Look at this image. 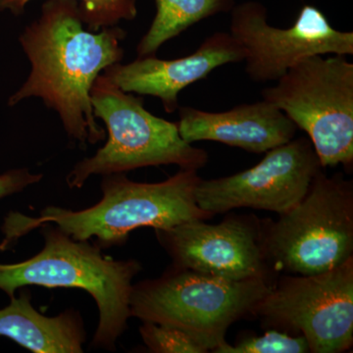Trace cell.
I'll list each match as a JSON object with an SVG mask.
<instances>
[{"label":"cell","mask_w":353,"mask_h":353,"mask_svg":"<svg viewBox=\"0 0 353 353\" xmlns=\"http://www.w3.org/2000/svg\"><path fill=\"white\" fill-rule=\"evenodd\" d=\"M253 316L279 331L303 336L310 352H347L353 343V257L317 275L281 279Z\"/></svg>","instance_id":"obj_8"},{"label":"cell","mask_w":353,"mask_h":353,"mask_svg":"<svg viewBox=\"0 0 353 353\" xmlns=\"http://www.w3.org/2000/svg\"><path fill=\"white\" fill-rule=\"evenodd\" d=\"M245 60V50L230 32H216L194 53L174 60L138 57L128 64L116 63L103 75L123 92L157 97L167 113L178 110L179 94L203 80L215 69Z\"/></svg>","instance_id":"obj_12"},{"label":"cell","mask_w":353,"mask_h":353,"mask_svg":"<svg viewBox=\"0 0 353 353\" xmlns=\"http://www.w3.org/2000/svg\"><path fill=\"white\" fill-rule=\"evenodd\" d=\"M231 12L229 32L245 50V73L252 82H276L312 55L353 54V32L334 29L317 7L304 6L288 29L269 24L259 2H243Z\"/></svg>","instance_id":"obj_9"},{"label":"cell","mask_w":353,"mask_h":353,"mask_svg":"<svg viewBox=\"0 0 353 353\" xmlns=\"http://www.w3.org/2000/svg\"><path fill=\"white\" fill-rule=\"evenodd\" d=\"M126 34L117 26L87 31L77 0H48L41 16L20 36L32 70L8 105L39 97L57 111L72 141L83 148L103 141L105 132L97 122L90 88L104 70L123 59L121 43Z\"/></svg>","instance_id":"obj_1"},{"label":"cell","mask_w":353,"mask_h":353,"mask_svg":"<svg viewBox=\"0 0 353 353\" xmlns=\"http://www.w3.org/2000/svg\"><path fill=\"white\" fill-rule=\"evenodd\" d=\"M271 281L225 280L176 268L132 285L131 317L182 330L206 352L226 341L228 329L252 315L272 289Z\"/></svg>","instance_id":"obj_4"},{"label":"cell","mask_w":353,"mask_h":353,"mask_svg":"<svg viewBox=\"0 0 353 353\" xmlns=\"http://www.w3.org/2000/svg\"><path fill=\"white\" fill-rule=\"evenodd\" d=\"M264 88L262 99L307 134L322 168L353 165V63L345 55L303 58Z\"/></svg>","instance_id":"obj_7"},{"label":"cell","mask_w":353,"mask_h":353,"mask_svg":"<svg viewBox=\"0 0 353 353\" xmlns=\"http://www.w3.org/2000/svg\"><path fill=\"white\" fill-rule=\"evenodd\" d=\"M192 220L170 229L155 230L173 267L225 280L270 281L264 250V221L230 215L219 224Z\"/></svg>","instance_id":"obj_11"},{"label":"cell","mask_w":353,"mask_h":353,"mask_svg":"<svg viewBox=\"0 0 353 353\" xmlns=\"http://www.w3.org/2000/svg\"><path fill=\"white\" fill-rule=\"evenodd\" d=\"M43 250L16 264H0V290L13 297L28 285L85 290L99 306L94 347L115 350L116 341L131 317L132 281L141 271L136 260L117 261L103 256L99 245L76 241L58 227L44 224Z\"/></svg>","instance_id":"obj_3"},{"label":"cell","mask_w":353,"mask_h":353,"mask_svg":"<svg viewBox=\"0 0 353 353\" xmlns=\"http://www.w3.org/2000/svg\"><path fill=\"white\" fill-rule=\"evenodd\" d=\"M146 347L155 353H206L196 341L176 327L143 322L139 328Z\"/></svg>","instance_id":"obj_18"},{"label":"cell","mask_w":353,"mask_h":353,"mask_svg":"<svg viewBox=\"0 0 353 353\" xmlns=\"http://www.w3.org/2000/svg\"><path fill=\"white\" fill-rule=\"evenodd\" d=\"M0 336H6L34 353H80L85 341L82 318L75 310L46 317L31 304V294L19 297L0 309Z\"/></svg>","instance_id":"obj_14"},{"label":"cell","mask_w":353,"mask_h":353,"mask_svg":"<svg viewBox=\"0 0 353 353\" xmlns=\"http://www.w3.org/2000/svg\"><path fill=\"white\" fill-rule=\"evenodd\" d=\"M201 176L196 170L180 169L160 183L132 182L125 173L104 175L102 199L81 211L48 206L38 218L11 213L6 219V241L1 248L44 224L54 223L76 241L97 239L101 248L121 245L141 227L166 230L192 220H206L212 214L199 208L196 190Z\"/></svg>","instance_id":"obj_2"},{"label":"cell","mask_w":353,"mask_h":353,"mask_svg":"<svg viewBox=\"0 0 353 353\" xmlns=\"http://www.w3.org/2000/svg\"><path fill=\"white\" fill-rule=\"evenodd\" d=\"M178 111L179 132L189 143L217 141L260 154L289 143L297 132L283 111L264 99L221 112L189 106Z\"/></svg>","instance_id":"obj_13"},{"label":"cell","mask_w":353,"mask_h":353,"mask_svg":"<svg viewBox=\"0 0 353 353\" xmlns=\"http://www.w3.org/2000/svg\"><path fill=\"white\" fill-rule=\"evenodd\" d=\"M157 15L137 46L138 57H152L190 27L234 7V0H154Z\"/></svg>","instance_id":"obj_15"},{"label":"cell","mask_w":353,"mask_h":353,"mask_svg":"<svg viewBox=\"0 0 353 353\" xmlns=\"http://www.w3.org/2000/svg\"><path fill=\"white\" fill-rule=\"evenodd\" d=\"M259 164L234 175L202 180L196 201L213 216L234 208L285 214L303 201L323 170L310 139L301 137L265 152Z\"/></svg>","instance_id":"obj_10"},{"label":"cell","mask_w":353,"mask_h":353,"mask_svg":"<svg viewBox=\"0 0 353 353\" xmlns=\"http://www.w3.org/2000/svg\"><path fill=\"white\" fill-rule=\"evenodd\" d=\"M215 353H306L310 348L306 339L301 334L269 330L261 336H250L231 345L225 341L213 350Z\"/></svg>","instance_id":"obj_17"},{"label":"cell","mask_w":353,"mask_h":353,"mask_svg":"<svg viewBox=\"0 0 353 353\" xmlns=\"http://www.w3.org/2000/svg\"><path fill=\"white\" fill-rule=\"evenodd\" d=\"M280 216L265 222L271 270L317 275L353 257V185L341 174L320 172L303 201Z\"/></svg>","instance_id":"obj_6"},{"label":"cell","mask_w":353,"mask_h":353,"mask_svg":"<svg viewBox=\"0 0 353 353\" xmlns=\"http://www.w3.org/2000/svg\"><path fill=\"white\" fill-rule=\"evenodd\" d=\"M41 174H32L28 169H15L0 175V199L22 192L26 188L39 183Z\"/></svg>","instance_id":"obj_19"},{"label":"cell","mask_w":353,"mask_h":353,"mask_svg":"<svg viewBox=\"0 0 353 353\" xmlns=\"http://www.w3.org/2000/svg\"><path fill=\"white\" fill-rule=\"evenodd\" d=\"M32 0H0V11L15 15L24 12ZM83 25L92 32L114 27L122 20H134L138 15L137 0H77Z\"/></svg>","instance_id":"obj_16"},{"label":"cell","mask_w":353,"mask_h":353,"mask_svg":"<svg viewBox=\"0 0 353 353\" xmlns=\"http://www.w3.org/2000/svg\"><path fill=\"white\" fill-rule=\"evenodd\" d=\"M90 101L95 118L105 124L108 141L74 166L66 178L71 189L82 188L92 175L170 164L199 171L208 164V153L183 141L176 123L153 115L143 97L123 92L103 74L90 88Z\"/></svg>","instance_id":"obj_5"}]
</instances>
